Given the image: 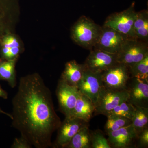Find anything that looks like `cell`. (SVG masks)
Wrapping results in <instances>:
<instances>
[{"instance_id": "obj_1", "label": "cell", "mask_w": 148, "mask_h": 148, "mask_svg": "<svg viewBox=\"0 0 148 148\" xmlns=\"http://www.w3.org/2000/svg\"><path fill=\"white\" fill-rule=\"evenodd\" d=\"M12 125L36 148L52 147L51 138L61 123L50 89L39 74L21 78L12 101Z\"/></svg>"}, {"instance_id": "obj_2", "label": "cell", "mask_w": 148, "mask_h": 148, "mask_svg": "<svg viewBox=\"0 0 148 148\" xmlns=\"http://www.w3.org/2000/svg\"><path fill=\"white\" fill-rule=\"evenodd\" d=\"M102 27L83 15L72 27L71 37L77 45L91 50L97 42Z\"/></svg>"}, {"instance_id": "obj_3", "label": "cell", "mask_w": 148, "mask_h": 148, "mask_svg": "<svg viewBox=\"0 0 148 148\" xmlns=\"http://www.w3.org/2000/svg\"><path fill=\"white\" fill-rule=\"evenodd\" d=\"M116 54L117 62L129 68L148 56V42L129 38Z\"/></svg>"}, {"instance_id": "obj_4", "label": "cell", "mask_w": 148, "mask_h": 148, "mask_svg": "<svg viewBox=\"0 0 148 148\" xmlns=\"http://www.w3.org/2000/svg\"><path fill=\"white\" fill-rule=\"evenodd\" d=\"M137 15L135 3L133 2L125 10L110 14L106 18L103 26L113 29L128 37L135 38L133 27Z\"/></svg>"}, {"instance_id": "obj_5", "label": "cell", "mask_w": 148, "mask_h": 148, "mask_svg": "<svg viewBox=\"0 0 148 148\" xmlns=\"http://www.w3.org/2000/svg\"><path fill=\"white\" fill-rule=\"evenodd\" d=\"M101 76L105 88L112 90H125L130 77L128 67L118 62L102 73Z\"/></svg>"}, {"instance_id": "obj_6", "label": "cell", "mask_w": 148, "mask_h": 148, "mask_svg": "<svg viewBox=\"0 0 148 148\" xmlns=\"http://www.w3.org/2000/svg\"><path fill=\"white\" fill-rule=\"evenodd\" d=\"M130 38L113 29L103 26L101 34L93 49L116 54Z\"/></svg>"}, {"instance_id": "obj_7", "label": "cell", "mask_w": 148, "mask_h": 148, "mask_svg": "<svg viewBox=\"0 0 148 148\" xmlns=\"http://www.w3.org/2000/svg\"><path fill=\"white\" fill-rule=\"evenodd\" d=\"M77 88L81 93L90 98L95 106L101 92L105 88L101 73H94L85 69L82 78Z\"/></svg>"}, {"instance_id": "obj_8", "label": "cell", "mask_w": 148, "mask_h": 148, "mask_svg": "<svg viewBox=\"0 0 148 148\" xmlns=\"http://www.w3.org/2000/svg\"><path fill=\"white\" fill-rule=\"evenodd\" d=\"M88 123L74 117H65L58 127L56 140L52 147L53 148H65L72 138Z\"/></svg>"}, {"instance_id": "obj_9", "label": "cell", "mask_w": 148, "mask_h": 148, "mask_svg": "<svg viewBox=\"0 0 148 148\" xmlns=\"http://www.w3.org/2000/svg\"><path fill=\"white\" fill-rule=\"evenodd\" d=\"M79 91L77 87L59 80L56 90L59 109L65 117H71L75 106Z\"/></svg>"}, {"instance_id": "obj_10", "label": "cell", "mask_w": 148, "mask_h": 148, "mask_svg": "<svg viewBox=\"0 0 148 148\" xmlns=\"http://www.w3.org/2000/svg\"><path fill=\"white\" fill-rule=\"evenodd\" d=\"M126 90H112L104 88L95 105V115L106 116L110 111L122 102L127 101Z\"/></svg>"}, {"instance_id": "obj_11", "label": "cell", "mask_w": 148, "mask_h": 148, "mask_svg": "<svg viewBox=\"0 0 148 148\" xmlns=\"http://www.w3.org/2000/svg\"><path fill=\"white\" fill-rule=\"evenodd\" d=\"M90 51L84 65L86 69L91 71L102 73L118 63L116 54L96 49Z\"/></svg>"}, {"instance_id": "obj_12", "label": "cell", "mask_w": 148, "mask_h": 148, "mask_svg": "<svg viewBox=\"0 0 148 148\" xmlns=\"http://www.w3.org/2000/svg\"><path fill=\"white\" fill-rule=\"evenodd\" d=\"M125 90L130 103L135 106L148 108V79L130 77Z\"/></svg>"}, {"instance_id": "obj_13", "label": "cell", "mask_w": 148, "mask_h": 148, "mask_svg": "<svg viewBox=\"0 0 148 148\" xmlns=\"http://www.w3.org/2000/svg\"><path fill=\"white\" fill-rule=\"evenodd\" d=\"M108 140L111 147H137L138 135L132 124L120 129L107 133Z\"/></svg>"}, {"instance_id": "obj_14", "label": "cell", "mask_w": 148, "mask_h": 148, "mask_svg": "<svg viewBox=\"0 0 148 148\" xmlns=\"http://www.w3.org/2000/svg\"><path fill=\"white\" fill-rule=\"evenodd\" d=\"M18 8V0H0V43L3 37L11 34Z\"/></svg>"}, {"instance_id": "obj_15", "label": "cell", "mask_w": 148, "mask_h": 148, "mask_svg": "<svg viewBox=\"0 0 148 148\" xmlns=\"http://www.w3.org/2000/svg\"><path fill=\"white\" fill-rule=\"evenodd\" d=\"M95 110L94 103L89 98L79 91L78 97L71 117L77 118L88 123Z\"/></svg>"}, {"instance_id": "obj_16", "label": "cell", "mask_w": 148, "mask_h": 148, "mask_svg": "<svg viewBox=\"0 0 148 148\" xmlns=\"http://www.w3.org/2000/svg\"><path fill=\"white\" fill-rule=\"evenodd\" d=\"M85 69L84 64H78L75 60L69 61L65 65V69L60 79L77 88L82 78Z\"/></svg>"}, {"instance_id": "obj_17", "label": "cell", "mask_w": 148, "mask_h": 148, "mask_svg": "<svg viewBox=\"0 0 148 148\" xmlns=\"http://www.w3.org/2000/svg\"><path fill=\"white\" fill-rule=\"evenodd\" d=\"M134 38L148 42V12L147 10L137 12L133 27Z\"/></svg>"}, {"instance_id": "obj_18", "label": "cell", "mask_w": 148, "mask_h": 148, "mask_svg": "<svg viewBox=\"0 0 148 148\" xmlns=\"http://www.w3.org/2000/svg\"><path fill=\"white\" fill-rule=\"evenodd\" d=\"M65 148H91V133L88 125L80 130Z\"/></svg>"}, {"instance_id": "obj_19", "label": "cell", "mask_w": 148, "mask_h": 148, "mask_svg": "<svg viewBox=\"0 0 148 148\" xmlns=\"http://www.w3.org/2000/svg\"><path fill=\"white\" fill-rule=\"evenodd\" d=\"M16 58L4 61L0 65V80L7 82L12 88L16 86L15 66Z\"/></svg>"}, {"instance_id": "obj_20", "label": "cell", "mask_w": 148, "mask_h": 148, "mask_svg": "<svg viewBox=\"0 0 148 148\" xmlns=\"http://www.w3.org/2000/svg\"><path fill=\"white\" fill-rule=\"evenodd\" d=\"M132 125L137 135L148 127V108L135 106Z\"/></svg>"}, {"instance_id": "obj_21", "label": "cell", "mask_w": 148, "mask_h": 148, "mask_svg": "<svg viewBox=\"0 0 148 148\" xmlns=\"http://www.w3.org/2000/svg\"><path fill=\"white\" fill-rule=\"evenodd\" d=\"M107 117L108 119L104 127L107 134L132 124L131 120L124 117L116 115L108 116Z\"/></svg>"}, {"instance_id": "obj_22", "label": "cell", "mask_w": 148, "mask_h": 148, "mask_svg": "<svg viewBox=\"0 0 148 148\" xmlns=\"http://www.w3.org/2000/svg\"><path fill=\"white\" fill-rule=\"evenodd\" d=\"M135 106L130 103L127 101L122 102L112 110L106 115L108 116L116 115L124 117L131 120L134 115Z\"/></svg>"}, {"instance_id": "obj_23", "label": "cell", "mask_w": 148, "mask_h": 148, "mask_svg": "<svg viewBox=\"0 0 148 148\" xmlns=\"http://www.w3.org/2000/svg\"><path fill=\"white\" fill-rule=\"evenodd\" d=\"M128 69L130 77L148 79V56Z\"/></svg>"}, {"instance_id": "obj_24", "label": "cell", "mask_w": 148, "mask_h": 148, "mask_svg": "<svg viewBox=\"0 0 148 148\" xmlns=\"http://www.w3.org/2000/svg\"><path fill=\"white\" fill-rule=\"evenodd\" d=\"M91 133V148H111L108 139L101 130H96Z\"/></svg>"}, {"instance_id": "obj_25", "label": "cell", "mask_w": 148, "mask_h": 148, "mask_svg": "<svg viewBox=\"0 0 148 148\" xmlns=\"http://www.w3.org/2000/svg\"><path fill=\"white\" fill-rule=\"evenodd\" d=\"M19 47V43L17 38L11 34L5 35L1 40L0 47H6L9 48Z\"/></svg>"}, {"instance_id": "obj_26", "label": "cell", "mask_w": 148, "mask_h": 148, "mask_svg": "<svg viewBox=\"0 0 148 148\" xmlns=\"http://www.w3.org/2000/svg\"><path fill=\"white\" fill-rule=\"evenodd\" d=\"M141 148H148V127L140 132L138 135L136 147Z\"/></svg>"}, {"instance_id": "obj_27", "label": "cell", "mask_w": 148, "mask_h": 148, "mask_svg": "<svg viewBox=\"0 0 148 148\" xmlns=\"http://www.w3.org/2000/svg\"><path fill=\"white\" fill-rule=\"evenodd\" d=\"M11 148H32V146L25 138L22 136L15 138L14 140Z\"/></svg>"}, {"instance_id": "obj_28", "label": "cell", "mask_w": 148, "mask_h": 148, "mask_svg": "<svg viewBox=\"0 0 148 148\" xmlns=\"http://www.w3.org/2000/svg\"><path fill=\"white\" fill-rule=\"evenodd\" d=\"M19 52H20V49L19 47H16L11 48L5 60H10V59L16 58L17 56L19 54Z\"/></svg>"}, {"instance_id": "obj_29", "label": "cell", "mask_w": 148, "mask_h": 148, "mask_svg": "<svg viewBox=\"0 0 148 148\" xmlns=\"http://www.w3.org/2000/svg\"><path fill=\"white\" fill-rule=\"evenodd\" d=\"M0 97L5 99H7L8 98V94L7 92L1 87V86H0Z\"/></svg>"}, {"instance_id": "obj_30", "label": "cell", "mask_w": 148, "mask_h": 148, "mask_svg": "<svg viewBox=\"0 0 148 148\" xmlns=\"http://www.w3.org/2000/svg\"><path fill=\"white\" fill-rule=\"evenodd\" d=\"M0 113L4 114L5 115L7 116H8L11 119H12V116L11 114L6 112H4V111L1 108H0Z\"/></svg>"}, {"instance_id": "obj_31", "label": "cell", "mask_w": 148, "mask_h": 148, "mask_svg": "<svg viewBox=\"0 0 148 148\" xmlns=\"http://www.w3.org/2000/svg\"><path fill=\"white\" fill-rule=\"evenodd\" d=\"M3 59L2 58H0V65L3 63Z\"/></svg>"}]
</instances>
